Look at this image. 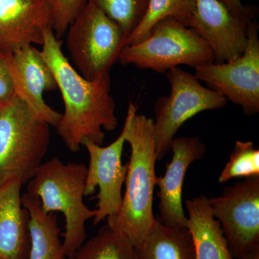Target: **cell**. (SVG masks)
<instances>
[{"mask_svg": "<svg viewBox=\"0 0 259 259\" xmlns=\"http://www.w3.org/2000/svg\"><path fill=\"white\" fill-rule=\"evenodd\" d=\"M66 32L73 66L88 80L110 72L125 47V37L119 25L90 2Z\"/></svg>", "mask_w": 259, "mask_h": 259, "instance_id": "cell-6", "label": "cell"}, {"mask_svg": "<svg viewBox=\"0 0 259 259\" xmlns=\"http://www.w3.org/2000/svg\"><path fill=\"white\" fill-rule=\"evenodd\" d=\"M250 22L232 14L218 0H196L190 28L211 48L214 62L224 63L237 59L244 53Z\"/></svg>", "mask_w": 259, "mask_h": 259, "instance_id": "cell-12", "label": "cell"}, {"mask_svg": "<svg viewBox=\"0 0 259 259\" xmlns=\"http://www.w3.org/2000/svg\"><path fill=\"white\" fill-rule=\"evenodd\" d=\"M8 55L0 52V105L15 96Z\"/></svg>", "mask_w": 259, "mask_h": 259, "instance_id": "cell-24", "label": "cell"}, {"mask_svg": "<svg viewBox=\"0 0 259 259\" xmlns=\"http://www.w3.org/2000/svg\"><path fill=\"white\" fill-rule=\"evenodd\" d=\"M87 170L83 163H64L54 157L42 162L27 184V193L38 197L44 212L64 215L63 246L68 259L84 243L85 225L96 214L83 202Z\"/></svg>", "mask_w": 259, "mask_h": 259, "instance_id": "cell-3", "label": "cell"}, {"mask_svg": "<svg viewBox=\"0 0 259 259\" xmlns=\"http://www.w3.org/2000/svg\"><path fill=\"white\" fill-rule=\"evenodd\" d=\"M0 259H2L1 258H0Z\"/></svg>", "mask_w": 259, "mask_h": 259, "instance_id": "cell-27", "label": "cell"}, {"mask_svg": "<svg viewBox=\"0 0 259 259\" xmlns=\"http://www.w3.org/2000/svg\"><path fill=\"white\" fill-rule=\"evenodd\" d=\"M22 184L0 187V258L27 259L30 248L28 211L22 203Z\"/></svg>", "mask_w": 259, "mask_h": 259, "instance_id": "cell-15", "label": "cell"}, {"mask_svg": "<svg viewBox=\"0 0 259 259\" xmlns=\"http://www.w3.org/2000/svg\"><path fill=\"white\" fill-rule=\"evenodd\" d=\"M173 156L163 177L156 178L159 199V221L172 228H187V217L182 204L184 181L189 167L204 157L205 144L197 137L175 138L172 141Z\"/></svg>", "mask_w": 259, "mask_h": 259, "instance_id": "cell-13", "label": "cell"}, {"mask_svg": "<svg viewBox=\"0 0 259 259\" xmlns=\"http://www.w3.org/2000/svg\"><path fill=\"white\" fill-rule=\"evenodd\" d=\"M40 53L62 95L64 112L56 128L65 146L75 153L85 140L103 144L104 130L114 131L118 124L110 72L93 80L83 78L64 56L51 27L44 30Z\"/></svg>", "mask_w": 259, "mask_h": 259, "instance_id": "cell-1", "label": "cell"}, {"mask_svg": "<svg viewBox=\"0 0 259 259\" xmlns=\"http://www.w3.org/2000/svg\"><path fill=\"white\" fill-rule=\"evenodd\" d=\"M259 25H248V42L240 57L224 63H209L195 68V76L207 88L243 109L245 115L259 112Z\"/></svg>", "mask_w": 259, "mask_h": 259, "instance_id": "cell-8", "label": "cell"}, {"mask_svg": "<svg viewBox=\"0 0 259 259\" xmlns=\"http://www.w3.org/2000/svg\"><path fill=\"white\" fill-rule=\"evenodd\" d=\"M208 200L234 258L259 248V176L226 187Z\"/></svg>", "mask_w": 259, "mask_h": 259, "instance_id": "cell-9", "label": "cell"}, {"mask_svg": "<svg viewBox=\"0 0 259 259\" xmlns=\"http://www.w3.org/2000/svg\"><path fill=\"white\" fill-rule=\"evenodd\" d=\"M126 131L125 122L120 136L105 147L89 140L83 141L82 146L90 158L85 180V197L92 195L97 187L99 188L94 226L115 215L122 205V186L127 172V163L125 165L122 163Z\"/></svg>", "mask_w": 259, "mask_h": 259, "instance_id": "cell-10", "label": "cell"}, {"mask_svg": "<svg viewBox=\"0 0 259 259\" xmlns=\"http://www.w3.org/2000/svg\"><path fill=\"white\" fill-rule=\"evenodd\" d=\"M8 62L15 95L37 118L56 127L62 114L48 105L44 94L56 90L57 83L40 51L32 45L26 46L8 54Z\"/></svg>", "mask_w": 259, "mask_h": 259, "instance_id": "cell-11", "label": "cell"}, {"mask_svg": "<svg viewBox=\"0 0 259 259\" xmlns=\"http://www.w3.org/2000/svg\"><path fill=\"white\" fill-rule=\"evenodd\" d=\"M229 10L232 14L246 20H255L257 16L256 8L252 5H243L241 0H218Z\"/></svg>", "mask_w": 259, "mask_h": 259, "instance_id": "cell-25", "label": "cell"}, {"mask_svg": "<svg viewBox=\"0 0 259 259\" xmlns=\"http://www.w3.org/2000/svg\"><path fill=\"white\" fill-rule=\"evenodd\" d=\"M52 22L49 0H0V52L8 55L42 45L44 30L52 28Z\"/></svg>", "mask_w": 259, "mask_h": 259, "instance_id": "cell-14", "label": "cell"}, {"mask_svg": "<svg viewBox=\"0 0 259 259\" xmlns=\"http://www.w3.org/2000/svg\"><path fill=\"white\" fill-rule=\"evenodd\" d=\"M137 105L130 102L125 122V140L131 147V156L122 205L115 215L106 219L107 226L134 246L149 234L158 221L153 209L157 178L153 120L137 114Z\"/></svg>", "mask_w": 259, "mask_h": 259, "instance_id": "cell-2", "label": "cell"}, {"mask_svg": "<svg viewBox=\"0 0 259 259\" xmlns=\"http://www.w3.org/2000/svg\"><path fill=\"white\" fill-rule=\"evenodd\" d=\"M119 25L126 38L144 18L149 0H88Z\"/></svg>", "mask_w": 259, "mask_h": 259, "instance_id": "cell-21", "label": "cell"}, {"mask_svg": "<svg viewBox=\"0 0 259 259\" xmlns=\"http://www.w3.org/2000/svg\"><path fill=\"white\" fill-rule=\"evenodd\" d=\"M255 176H259V150L251 141H237L218 182L223 184L233 178Z\"/></svg>", "mask_w": 259, "mask_h": 259, "instance_id": "cell-22", "label": "cell"}, {"mask_svg": "<svg viewBox=\"0 0 259 259\" xmlns=\"http://www.w3.org/2000/svg\"><path fill=\"white\" fill-rule=\"evenodd\" d=\"M196 8V0H149L144 18L126 38V46L134 45L146 38L160 20L173 18L190 27Z\"/></svg>", "mask_w": 259, "mask_h": 259, "instance_id": "cell-19", "label": "cell"}, {"mask_svg": "<svg viewBox=\"0 0 259 259\" xmlns=\"http://www.w3.org/2000/svg\"><path fill=\"white\" fill-rule=\"evenodd\" d=\"M166 74L171 92L156 100L153 120L157 161L171 151L172 141L186 121L199 112L222 109L228 102L221 94L202 86L195 75L179 66Z\"/></svg>", "mask_w": 259, "mask_h": 259, "instance_id": "cell-7", "label": "cell"}, {"mask_svg": "<svg viewBox=\"0 0 259 259\" xmlns=\"http://www.w3.org/2000/svg\"><path fill=\"white\" fill-rule=\"evenodd\" d=\"M117 61L140 69L166 73L180 65L195 69L214 61L211 48L193 29L173 18L158 22L142 41L126 46Z\"/></svg>", "mask_w": 259, "mask_h": 259, "instance_id": "cell-5", "label": "cell"}, {"mask_svg": "<svg viewBox=\"0 0 259 259\" xmlns=\"http://www.w3.org/2000/svg\"><path fill=\"white\" fill-rule=\"evenodd\" d=\"M70 259H137L135 246L108 226L84 242Z\"/></svg>", "mask_w": 259, "mask_h": 259, "instance_id": "cell-20", "label": "cell"}, {"mask_svg": "<svg viewBox=\"0 0 259 259\" xmlns=\"http://www.w3.org/2000/svg\"><path fill=\"white\" fill-rule=\"evenodd\" d=\"M137 259H194L193 242L187 228H172L157 221L135 246Z\"/></svg>", "mask_w": 259, "mask_h": 259, "instance_id": "cell-18", "label": "cell"}, {"mask_svg": "<svg viewBox=\"0 0 259 259\" xmlns=\"http://www.w3.org/2000/svg\"><path fill=\"white\" fill-rule=\"evenodd\" d=\"M52 11V29L60 40L88 0H49Z\"/></svg>", "mask_w": 259, "mask_h": 259, "instance_id": "cell-23", "label": "cell"}, {"mask_svg": "<svg viewBox=\"0 0 259 259\" xmlns=\"http://www.w3.org/2000/svg\"><path fill=\"white\" fill-rule=\"evenodd\" d=\"M22 203L30 216V248L27 259H68L56 214L44 212L38 197L27 192L22 195Z\"/></svg>", "mask_w": 259, "mask_h": 259, "instance_id": "cell-17", "label": "cell"}, {"mask_svg": "<svg viewBox=\"0 0 259 259\" xmlns=\"http://www.w3.org/2000/svg\"><path fill=\"white\" fill-rule=\"evenodd\" d=\"M185 204L186 228L193 242L194 259H234L219 221L213 217L208 198L199 196Z\"/></svg>", "mask_w": 259, "mask_h": 259, "instance_id": "cell-16", "label": "cell"}, {"mask_svg": "<svg viewBox=\"0 0 259 259\" xmlns=\"http://www.w3.org/2000/svg\"><path fill=\"white\" fill-rule=\"evenodd\" d=\"M238 259H259V248L243 253Z\"/></svg>", "mask_w": 259, "mask_h": 259, "instance_id": "cell-26", "label": "cell"}, {"mask_svg": "<svg viewBox=\"0 0 259 259\" xmlns=\"http://www.w3.org/2000/svg\"><path fill=\"white\" fill-rule=\"evenodd\" d=\"M50 144V125L37 118L16 95L0 105V187L17 180L26 185Z\"/></svg>", "mask_w": 259, "mask_h": 259, "instance_id": "cell-4", "label": "cell"}]
</instances>
